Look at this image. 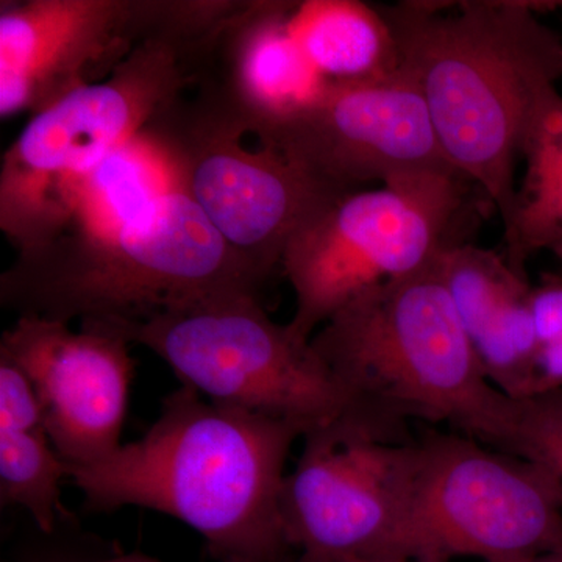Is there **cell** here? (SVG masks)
Masks as SVG:
<instances>
[{
	"label": "cell",
	"instance_id": "cell-10",
	"mask_svg": "<svg viewBox=\"0 0 562 562\" xmlns=\"http://www.w3.org/2000/svg\"><path fill=\"white\" fill-rule=\"evenodd\" d=\"M417 442L339 419L303 436L281 509L301 562L412 560Z\"/></svg>",
	"mask_w": 562,
	"mask_h": 562
},
{
	"label": "cell",
	"instance_id": "cell-5",
	"mask_svg": "<svg viewBox=\"0 0 562 562\" xmlns=\"http://www.w3.org/2000/svg\"><path fill=\"white\" fill-rule=\"evenodd\" d=\"M211 36H154L105 80L33 114L0 166V228L18 255L47 246L80 181L198 83Z\"/></svg>",
	"mask_w": 562,
	"mask_h": 562
},
{
	"label": "cell",
	"instance_id": "cell-22",
	"mask_svg": "<svg viewBox=\"0 0 562 562\" xmlns=\"http://www.w3.org/2000/svg\"><path fill=\"white\" fill-rule=\"evenodd\" d=\"M87 562H162L157 558H151L149 554L139 552L122 553L116 557L102 558V560H92Z\"/></svg>",
	"mask_w": 562,
	"mask_h": 562
},
{
	"label": "cell",
	"instance_id": "cell-23",
	"mask_svg": "<svg viewBox=\"0 0 562 562\" xmlns=\"http://www.w3.org/2000/svg\"><path fill=\"white\" fill-rule=\"evenodd\" d=\"M506 562H562V543L561 546L554 547L552 550H547V552Z\"/></svg>",
	"mask_w": 562,
	"mask_h": 562
},
{
	"label": "cell",
	"instance_id": "cell-18",
	"mask_svg": "<svg viewBox=\"0 0 562 562\" xmlns=\"http://www.w3.org/2000/svg\"><path fill=\"white\" fill-rule=\"evenodd\" d=\"M68 464L52 446L46 428H0V502L25 509L41 531L52 535L61 516V483Z\"/></svg>",
	"mask_w": 562,
	"mask_h": 562
},
{
	"label": "cell",
	"instance_id": "cell-8",
	"mask_svg": "<svg viewBox=\"0 0 562 562\" xmlns=\"http://www.w3.org/2000/svg\"><path fill=\"white\" fill-rule=\"evenodd\" d=\"M188 92L157 121L158 131L192 201L224 241L271 281L292 236L347 192L272 144L247 143L254 135L243 122L206 92L192 99Z\"/></svg>",
	"mask_w": 562,
	"mask_h": 562
},
{
	"label": "cell",
	"instance_id": "cell-7",
	"mask_svg": "<svg viewBox=\"0 0 562 562\" xmlns=\"http://www.w3.org/2000/svg\"><path fill=\"white\" fill-rule=\"evenodd\" d=\"M462 181L450 172L403 177L339 195L306 221L281 260L295 297L292 335L310 342L362 292L428 268L458 244Z\"/></svg>",
	"mask_w": 562,
	"mask_h": 562
},
{
	"label": "cell",
	"instance_id": "cell-20",
	"mask_svg": "<svg viewBox=\"0 0 562 562\" xmlns=\"http://www.w3.org/2000/svg\"><path fill=\"white\" fill-rule=\"evenodd\" d=\"M517 454L539 462L562 484V392L520 401Z\"/></svg>",
	"mask_w": 562,
	"mask_h": 562
},
{
	"label": "cell",
	"instance_id": "cell-11",
	"mask_svg": "<svg viewBox=\"0 0 562 562\" xmlns=\"http://www.w3.org/2000/svg\"><path fill=\"white\" fill-rule=\"evenodd\" d=\"M177 0H25L0 7V116L38 114L173 31Z\"/></svg>",
	"mask_w": 562,
	"mask_h": 562
},
{
	"label": "cell",
	"instance_id": "cell-3",
	"mask_svg": "<svg viewBox=\"0 0 562 562\" xmlns=\"http://www.w3.org/2000/svg\"><path fill=\"white\" fill-rule=\"evenodd\" d=\"M438 260L362 292L310 344L346 397L342 419L392 438L402 422H441L517 454L520 401L484 375Z\"/></svg>",
	"mask_w": 562,
	"mask_h": 562
},
{
	"label": "cell",
	"instance_id": "cell-14",
	"mask_svg": "<svg viewBox=\"0 0 562 562\" xmlns=\"http://www.w3.org/2000/svg\"><path fill=\"white\" fill-rule=\"evenodd\" d=\"M292 5L241 2L214 33L195 83L262 143L305 113L328 83L292 36Z\"/></svg>",
	"mask_w": 562,
	"mask_h": 562
},
{
	"label": "cell",
	"instance_id": "cell-12",
	"mask_svg": "<svg viewBox=\"0 0 562 562\" xmlns=\"http://www.w3.org/2000/svg\"><path fill=\"white\" fill-rule=\"evenodd\" d=\"M265 143L344 192L417 173H458L443 158L420 92L402 72L328 81L305 113Z\"/></svg>",
	"mask_w": 562,
	"mask_h": 562
},
{
	"label": "cell",
	"instance_id": "cell-9",
	"mask_svg": "<svg viewBox=\"0 0 562 562\" xmlns=\"http://www.w3.org/2000/svg\"><path fill=\"white\" fill-rule=\"evenodd\" d=\"M412 560H520L562 543V484L539 462L465 435L417 442Z\"/></svg>",
	"mask_w": 562,
	"mask_h": 562
},
{
	"label": "cell",
	"instance_id": "cell-4",
	"mask_svg": "<svg viewBox=\"0 0 562 562\" xmlns=\"http://www.w3.org/2000/svg\"><path fill=\"white\" fill-rule=\"evenodd\" d=\"M268 283L180 187L120 231L18 255L0 277V302L65 324L133 322L213 292L262 297Z\"/></svg>",
	"mask_w": 562,
	"mask_h": 562
},
{
	"label": "cell",
	"instance_id": "cell-13",
	"mask_svg": "<svg viewBox=\"0 0 562 562\" xmlns=\"http://www.w3.org/2000/svg\"><path fill=\"white\" fill-rule=\"evenodd\" d=\"M131 344L111 333L40 316H18L0 355L29 376L52 446L70 468L90 465L122 446L133 380Z\"/></svg>",
	"mask_w": 562,
	"mask_h": 562
},
{
	"label": "cell",
	"instance_id": "cell-24",
	"mask_svg": "<svg viewBox=\"0 0 562 562\" xmlns=\"http://www.w3.org/2000/svg\"><path fill=\"white\" fill-rule=\"evenodd\" d=\"M353 562H436L424 560H376V561H353Z\"/></svg>",
	"mask_w": 562,
	"mask_h": 562
},
{
	"label": "cell",
	"instance_id": "cell-16",
	"mask_svg": "<svg viewBox=\"0 0 562 562\" xmlns=\"http://www.w3.org/2000/svg\"><path fill=\"white\" fill-rule=\"evenodd\" d=\"M288 24L325 80H379L401 72L397 44L379 7L360 0H303L292 5Z\"/></svg>",
	"mask_w": 562,
	"mask_h": 562
},
{
	"label": "cell",
	"instance_id": "cell-17",
	"mask_svg": "<svg viewBox=\"0 0 562 562\" xmlns=\"http://www.w3.org/2000/svg\"><path fill=\"white\" fill-rule=\"evenodd\" d=\"M522 160L524 184L505 231V257L519 271L536 251L562 246V95L532 128Z\"/></svg>",
	"mask_w": 562,
	"mask_h": 562
},
{
	"label": "cell",
	"instance_id": "cell-15",
	"mask_svg": "<svg viewBox=\"0 0 562 562\" xmlns=\"http://www.w3.org/2000/svg\"><path fill=\"white\" fill-rule=\"evenodd\" d=\"M438 265L486 379L514 401L531 398L536 336L525 271L497 251L464 243L443 250Z\"/></svg>",
	"mask_w": 562,
	"mask_h": 562
},
{
	"label": "cell",
	"instance_id": "cell-6",
	"mask_svg": "<svg viewBox=\"0 0 562 562\" xmlns=\"http://www.w3.org/2000/svg\"><path fill=\"white\" fill-rule=\"evenodd\" d=\"M80 327L146 347L210 402L290 422L303 436L347 414L346 397L312 344L276 324L254 292H213L144 319Z\"/></svg>",
	"mask_w": 562,
	"mask_h": 562
},
{
	"label": "cell",
	"instance_id": "cell-25",
	"mask_svg": "<svg viewBox=\"0 0 562 562\" xmlns=\"http://www.w3.org/2000/svg\"><path fill=\"white\" fill-rule=\"evenodd\" d=\"M554 255H557L558 258L562 261V246L558 247L557 250L553 251Z\"/></svg>",
	"mask_w": 562,
	"mask_h": 562
},
{
	"label": "cell",
	"instance_id": "cell-1",
	"mask_svg": "<svg viewBox=\"0 0 562 562\" xmlns=\"http://www.w3.org/2000/svg\"><path fill=\"white\" fill-rule=\"evenodd\" d=\"M401 72L420 92L443 158L473 181L508 231L516 168L532 128L558 98L562 40L512 0L398 2L379 7Z\"/></svg>",
	"mask_w": 562,
	"mask_h": 562
},
{
	"label": "cell",
	"instance_id": "cell-19",
	"mask_svg": "<svg viewBox=\"0 0 562 562\" xmlns=\"http://www.w3.org/2000/svg\"><path fill=\"white\" fill-rule=\"evenodd\" d=\"M530 303L536 336L531 387L535 398L562 392V277L546 276L532 284Z\"/></svg>",
	"mask_w": 562,
	"mask_h": 562
},
{
	"label": "cell",
	"instance_id": "cell-2",
	"mask_svg": "<svg viewBox=\"0 0 562 562\" xmlns=\"http://www.w3.org/2000/svg\"><path fill=\"white\" fill-rule=\"evenodd\" d=\"M299 438L290 422L205 402L181 384L138 441L68 465V480L88 512L136 506L180 520L216 562H288L281 497Z\"/></svg>",
	"mask_w": 562,
	"mask_h": 562
},
{
	"label": "cell",
	"instance_id": "cell-21",
	"mask_svg": "<svg viewBox=\"0 0 562 562\" xmlns=\"http://www.w3.org/2000/svg\"><path fill=\"white\" fill-rule=\"evenodd\" d=\"M0 428L36 430L44 427L38 394L29 376L0 355Z\"/></svg>",
	"mask_w": 562,
	"mask_h": 562
}]
</instances>
